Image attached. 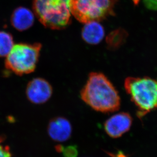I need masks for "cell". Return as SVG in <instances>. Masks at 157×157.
<instances>
[{
  "mask_svg": "<svg viewBox=\"0 0 157 157\" xmlns=\"http://www.w3.org/2000/svg\"><path fill=\"white\" fill-rule=\"evenodd\" d=\"M41 44L19 43L14 45L5 61V67L18 75L29 74L35 69Z\"/></svg>",
  "mask_w": 157,
  "mask_h": 157,
  "instance_id": "4",
  "label": "cell"
},
{
  "mask_svg": "<svg viewBox=\"0 0 157 157\" xmlns=\"http://www.w3.org/2000/svg\"><path fill=\"white\" fill-rule=\"evenodd\" d=\"M104 36V28L98 21L86 23L82 30V38L85 41L90 44L99 43Z\"/></svg>",
  "mask_w": 157,
  "mask_h": 157,
  "instance_id": "10",
  "label": "cell"
},
{
  "mask_svg": "<svg viewBox=\"0 0 157 157\" xmlns=\"http://www.w3.org/2000/svg\"><path fill=\"white\" fill-rule=\"evenodd\" d=\"M115 0H71V13L79 21H99L113 15Z\"/></svg>",
  "mask_w": 157,
  "mask_h": 157,
  "instance_id": "5",
  "label": "cell"
},
{
  "mask_svg": "<svg viewBox=\"0 0 157 157\" xmlns=\"http://www.w3.org/2000/svg\"><path fill=\"white\" fill-rule=\"evenodd\" d=\"M70 1L33 0V9L44 26L53 30H61L70 24Z\"/></svg>",
  "mask_w": 157,
  "mask_h": 157,
  "instance_id": "3",
  "label": "cell"
},
{
  "mask_svg": "<svg viewBox=\"0 0 157 157\" xmlns=\"http://www.w3.org/2000/svg\"><path fill=\"white\" fill-rule=\"evenodd\" d=\"M13 39L10 33L0 31V57L8 56L13 47Z\"/></svg>",
  "mask_w": 157,
  "mask_h": 157,
  "instance_id": "11",
  "label": "cell"
},
{
  "mask_svg": "<svg viewBox=\"0 0 157 157\" xmlns=\"http://www.w3.org/2000/svg\"><path fill=\"white\" fill-rule=\"evenodd\" d=\"M48 134L53 140L64 142L71 137L72 128L71 123L64 117H54L48 123Z\"/></svg>",
  "mask_w": 157,
  "mask_h": 157,
  "instance_id": "8",
  "label": "cell"
},
{
  "mask_svg": "<svg viewBox=\"0 0 157 157\" xmlns=\"http://www.w3.org/2000/svg\"><path fill=\"white\" fill-rule=\"evenodd\" d=\"M145 7L151 10H157V0H143Z\"/></svg>",
  "mask_w": 157,
  "mask_h": 157,
  "instance_id": "14",
  "label": "cell"
},
{
  "mask_svg": "<svg viewBox=\"0 0 157 157\" xmlns=\"http://www.w3.org/2000/svg\"><path fill=\"white\" fill-rule=\"evenodd\" d=\"M127 35L126 32L122 30H116L111 32L107 38V42L109 48H119L124 42Z\"/></svg>",
  "mask_w": 157,
  "mask_h": 157,
  "instance_id": "12",
  "label": "cell"
},
{
  "mask_svg": "<svg viewBox=\"0 0 157 157\" xmlns=\"http://www.w3.org/2000/svg\"><path fill=\"white\" fill-rule=\"evenodd\" d=\"M64 147H63L62 145H57L55 147V149L58 153H62L63 151L64 150Z\"/></svg>",
  "mask_w": 157,
  "mask_h": 157,
  "instance_id": "15",
  "label": "cell"
},
{
  "mask_svg": "<svg viewBox=\"0 0 157 157\" xmlns=\"http://www.w3.org/2000/svg\"><path fill=\"white\" fill-rule=\"evenodd\" d=\"M132 124L130 114L120 113L107 120L104 124V129L107 134L111 138H119L130 130Z\"/></svg>",
  "mask_w": 157,
  "mask_h": 157,
  "instance_id": "7",
  "label": "cell"
},
{
  "mask_svg": "<svg viewBox=\"0 0 157 157\" xmlns=\"http://www.w3.org/2000/svg\"><path fill=\"white\" fill-rule=\"evenodd\" d=\"M111 157H126V156L124 155V154H122V153H117V155H111Z\"/></svg>",
  "mask_w": 157,
  "mask_h": 157,
  "instance_id": "16",
  "label": "cell"
},
{
  "mask_svg": "<svg viewBox=\"0 0 157 157\" xmlns=\"http://www.w3.org/2000/svg\"><path fill=\"white\" fill-rule=\"evenodd\" d=\"M127 93L138 109L142 118L157 108V80L148 77H129L124 80Z\"/></svg>",
  "mask_w": 157,
  "mask_h": 157,
  "instance_id": "2",
  "label": "cell"
},
{
  "mask_svg": "<svg viewBox=\"0 0 157 157\" xmlns=\"http://www.w3.org/2000/svg\"><path fill=\"white\" fill-rule=\"evenodd\" d=\"M12 26L19 31L30 28L34 22V16L31 11L27 8L19 7L13 11L11 17Z\"/></svg>",
  "mask_w": 157,
  "mask_h": 157,
  "instance_id": "9",
  "label": "cell"
},
{
  "mask_svg": "<svg viewBox=\"0 0 157 157\" xmlns=\"http://www.w3.org/2000/svg\"><path fill=\"white\" fill-rule=\"evenodd\" d=\"M27 98L35 104L46 102L52 96V87L51 84L42 78H35L31 80L26 88Z\"/></svg>",
  "mask_w": 157,
  "mask_h": 157,
  "instance_id": "6",
  "label": "cell"
},
{
  "mask_svg": "<svg viewBox=\"0 0 157 157\" xmlns=\"http://www.w3.org/2000/svg\"><path fill=\"white\" fill-rule=\"evenodd\" d=\"M63 153L64 157H77L78 150L76 145H69L64 147Z\"/></svg>",
  "mask_w": 157,
  "mask_h": 157,
  "instance_id": "13",
  "label": "cell"
},
{
  "mask_svg": "<svg viewBox=\"0 0 157 157\" xmlns=\"http://www.w3.org/2000/svg\"><path fill=\"white\" fill-rule=\"evenodd\" d=\"M5 140V137L3 135L0 136V147L1 146V144L2 142H4V141Z\"/></svg>",
  "mask_w": 157,
  "mask_h": 157,
  "instance_id": "17",
  "label": "cell"
},
{
  "mask_svg": "<svg viewBox=\"0 0 157 157\" xmlns=\"http://www.w3.org/2000/svg\"><path fill=\"white\" fill-rule=\"evenodd\" d=\"M81 99L93 109L101 113L115 112L121 105L120 97L114 86L101 73L92 72L80 91Z\"/></svg>",
  "mask_w": 157,
  "mask_h": 157,
  "instance_id": "1",
  "label": "cell"
}]
</instances>
